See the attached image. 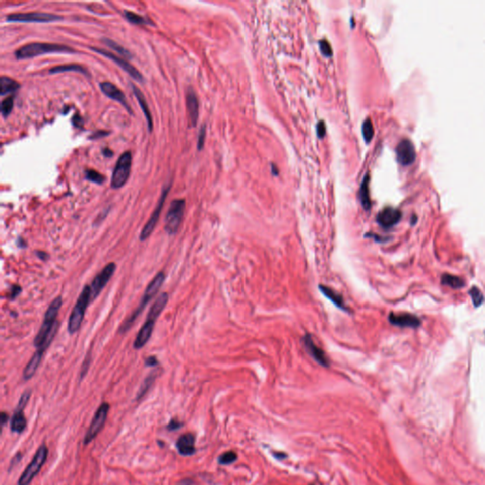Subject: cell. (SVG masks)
<instances>
[{
    "instance_id": "cell-1",
    "label": "cell",
    "mask_w": 485,
    "mask_h": 485,
    "mask_svg": "<svg viewBox=\"0 0 485 485\" xmlns=\"http://www.w3.org/2000/svg\"><path fill=\"white\" fill-rule=\"evenodd\" d=\"M165 278H166V276H165L164 272L161 271V272H158L155 276V278L150 282V283L147 285V287H146V289L144 291L143 297H141L140 306H139V307H137V309L134 311L133 314L120 326L119 333H126V331H128L129 328L133 325L134 321H136V319L141 315V312L143 311V309L150 302V300H152V298L157 295V292L159 291L160 287L162 286V284L164 282Z\"/></svg>"
},
{
    "instance_id": "cell-2",
    "label": "cell",
    "mask_w": 485,
    "mask_h": 485,
    "mask_svg": "<svg viewBox=\"0 0 485 485\" xmlns=\"http://www.w3.org/2000/svg\"><path fill=\"white\" fill-rule=\"evenodd\" d=\"M47 53H75V50L64 45L49 43H32L19 47L15 52L16 58L19 60L33 58Z\"/></svg>"
},
{
    "instance_id": "cell-3",
    "label": "cell",
    "mask_w": 485,
    "mask_h": 485,
    "mask_svg": "<svg viewBox=\"0 0 485 485\" xmlns=\"http://www.w3.org/2000/svg\"><path fill=\"white\" fill-rule=\"evenodd\" d=\"M91 288L89 285H86L84 289L82 290L80 296H79L77 302L74 306L73 310L71 314V317L69 319V325L68 330L71 335L76 334L81 328L82 323L85 318L86 308L91 301Z\"/></svg>"
},
{
    "instance_id": "cell-4",
    "label": "cell",
    "mask_w": 485,
    "mask_h": 485,
    "mask_svg": "<svg viewBox=\"0 0 485 485\" xmlns=\"http://www.w3.org/2000/svg\"><path fill=\"white\" fill-rule=\"evenodd\" d=\"M48 449L46 445H42L33 456L32 462L26 467V469L19 477L18 485H29L47 461Z\"/></svg>"
},
{
    "instance_id": "cell-5",
    "label": "cell",
    "mask_w": 485,
    "mask_h": 485,
    "mask_svg": "<svg viewBox=\"0 0 485 485\" xmlns=\"http://www.w3.org/2000/svg\"><path fill=\"white\" fill-rule=\"evenodd\" d=\"M132 167V155L129 151H126L117 159V164L113 171L111 178V187L119 189L126 185L130 176Z\"/></svg>"
},
{
    "instance_id": "cell-6",
    "label": "cell",
    "mask_w": 485,
    "mask_h": 485,
    "mask_svg": "<svg viewBox=\"0 0 485 485\" xmlns=\"http://www.w3.org/2000/svg\"><path fill=\"white\" fill-rule=\"evenodd\" d=\"M185 211V200L175 199L170 205L165 218V230L168 234L174 235L179 228Z\"/></svg>"
},
{
    "instance_id": "cell-7",
    "label": "cell",
    "mask_w": 485,
    "mask_h": 485,
    "mask_svg": "<svg viewBox=\"0 0 485 485\" xmlns=\"http://www.w3.org/2000/svg\"><path fill=\"white\" fill-rule=\"evenodd\" d=\"M109 407V404L102 403V405L97 409L94 417L91 421V423H90V426L87 430L86 436L84 438V444L85 445H88L89 443H91L103 429L104 423L107 420Z\"/></svg>"
},
{
    "instance_id": "cell-8",
    "label": "cell",
    "mask_w": 485,
    "mask_h": 485,
    "mask_svg": "<svg viewBox=\"0 0 485 485\" xmlns=\"http://www.w3.org/2000/svg\"><path fill=\"white\" fill-rule=\"evenodd\" d=\"M170 189H171V184L168 185V186H166V187L163 189V191H162V193H161V196H160V198H159V200H158V203H157L155 211L152 213L151 217L149 218L148 222L146 223V225L143 227L142 230H141V235H140V240H141V242L147 240L149 237H150V235L153 233L155 227L157 226V221H158L159 217H160V213H161L162 209H163L166 197L169 195Z\"/></svg>"
},
{
    "instance_id": "cell-9",
    "label": "cell",
    "mask_w": 485,
    "mask_h": 485,
    "mask_svg": "<svg viewBox=\"0 0 485 485\" xmlns=\"http://www.w3.org/2000/svg\"><path fill=\"white\" fill-rule=\"evenodd\" d=\"M31 398V391H26L21 395L16 406L15 413L11 419V431L16 433H22L27 427V420L24 415V409Z\"/></svg>"
},
{
    "instance_id": "cell-10",
    "label": "cell",
    "mask_w": 485,
    "mask_h": 485,
    "mask_svg": "<svg viewBox=\"0 0 485 485\" xmlns=\"http://www.w3.org/2000/svg\"><path fill=\"white\" fill-rule=\"evenodd\" d=\"M62 16L45 14V13H26V14H14L7 16V20L11 22H37L46 23L51 21L62 20Z\"/></svg>"
},
{
    "instance_id": "cell-11",
    "label": "cell",
    "mask_w": 485,
    "mask_h": 485,
    "mask_svg": "<svg viewBox=\"0 0 485 485\" xmlns=\"http://www.w3.org/2000/svg\"><path fill=\"white\" fill-rule=\"evenodd\" d=\"M115 270H116V264L109 263L108 265L103 267V269H102V271L99 274L95 277L93 282L90 285L92 300L100 295L102 290L105 287V285L108 283L110 279L112 278Z\"/></svg>"
},
{
    "instance_id": "cell-12",
    "label": "cell",
    "mask_w": 485,
    "mask_h": 485,
    "mask_svg": "<svg viewBox=\"0 0 485 485\" xmlns=\"http://www.w3.org/2000/svg\"><path fill=\"white\" fill-rule=\"evenodd\" d=\"M92 49L96 51L97 53L99 54L102 55L104 57H107L110 60H112L114 63L116 64L117 66H118L123 71H126V73H128L132 78L139 81V82H143V77L141 75V72L138 71L135 67H133L132 65L128 62H126V60H124L123 58L118 57L115 53H112V52H109L103 48H98V47H92Z\"/></svg>"
},
{
    "instance_id": "cell-13",
    "label": "cell",
    "mask_w": 485,
    "mask_h": 485,
    "mask_svg": "<svg viewBox=\"0 0 485 485\" xmlns=\"http://www.w3.org/2000/svg\"><path fill=\"white\" fill-rule=\"evenodd\" d=\"M402 218V212L398 209L393 207H386L379 211L377 214L376 221L380 227L384 228H391L399 223Z\"/></svg>"
},
{
    "instance_id": "cell-14",
    "label": "cell",
    "mask_w": 485,
    "mask_h": 485,
    "mask_svg": "<svg viewBox=\"0 0 485 485\" xmlns=\"http://www.w3.org/2000/svg\"><path fill=\"white\" fill-rule=\"evenodd\" d=\"M390 323L402 328H418L421 325V320L412 314L391 313L389 316Z\"/></svg>"
},
{
    "instance_id": "cell-15",
    "label": "cell",
    "mask_w": 485,
    "mask_h": 485,
    "mask_svg": "<svg viewBox=\"0 0 485 485\" xmlns=\"http://www.w3.org/2000/svg\"><path fill=\"white\" fill-rule=\"evenodd\" d=\"M396 154L400 163L403 165L411 164L416 157V151L412 141L408 139H403L396 147Z\"/></svg>"
},
{
    "instance_id": "cell-16",
    "label": "cell",
    "mask_w": 485,
    "mask_h": 485,
    "mask_svg": "<svg viewBox=\"0 0 485 485\" xmlns=\"http://www.w3.org/2000/svg\"><path fill=\"white\" fill-rule=\"evenodd\" d=\"M304 344L306 347V351L313 357L315 361H317L323 367L327 368L330 366V361L326 353L314 342L313 338L309 334H306L304 337Z\"/></svg>"
},
{
    "instance_id": "cell-17",
    "label": "cell",
    "mask_w": 485,
    "mask_h": 485,
    "mask_svg": "<svg viewBox=\"0 0 485 485\" xmlns=\"http://www.w3.org/2000/svg\"><path fill=\"white\" fill-rule=\"evenodd\" d=\"M100 87H101L103 94L106 95L112 100L120 103L130 114L133 113L129 103L127 102L126 95L124 94V92L120 89L117 88V86H115L112 83H109V82H102V84L100 85Z\"/></svg>"
},
{
    "instance_id": "cell-18",
    "label": "cell",
    "mask_w": 485,
    "mask_h": 485,
    "mask_svg": "<svg viewBox=\"0 0 485 485\" xmlns=\"http://www.w3.org/2000/svg\"><path fill=\"white\" fill-rule=\"evenodd\" d=\"M155 324H156V321L146 319L145 323L142 325V327L139 331V333L136 337V339L134 341V348L135 349L140 350L146 345V343L149 341V339H150V337L152 336V334H153V331L155 328Z\"/></svg>"
},
{
    "instance_id": "cell-19",
    "label": "cell",
    "mask_w": 485,
    "mask_h": 485,
    "mask_svg": "<svg viewBox=\"0 0 485 485\" xmlns=\"http://www.w3.org/2000/svg\"><path fill=\"white\" fill-rule=\"evenodd\" d=\"M196 437L192 433H186L180 436L176 442V448L182 456H192L196 453Z\"/></svg>"
},
{
    "instance_id": "cell-20",
    "label": "cell",
    "mask_w": 485,
    "mask_h": 485,
    "mask_svg": "<svg viewBox=\"0 0 485 485\" xmlns=\"http://www.w3.org/2000/svg\"><path fill=\"white\" fill-rule=\"evenodd\" d=\"M186 105H187V111H188L189 119H190L191 126H196L198 119L199 104H198V100L195 91L191 88L188 89L187 95H186Z\"/></svg>"
},
{
    "instance_id": "cell-21",
    "label": "cell",
    "mask_w": 485,
    "mask_h": 485,
    "mask_svg": "<svg viewBox=\"0 0 485 485\" xmlns=\"http://www.w3.org/2000/svg\"><path fill=\"white\" fill-rule=\"evenodd\" d=\"M168 301H169V295L167 293H161L159 295V297H157V299L155 300V302L153 304L152 307L150 308L146 319L152 320V321H157V318L160 316V314L162 313V311L164 310Z\"/></svg>"
},
{
    "instance_id": "cell-22",
    "label": "cell",
    "mask_w": 485,
    "mask_h": 485,
    "mask_svg": "<svg viewBox=\"0 0 485 485\" xmlns=\"http://www.w3.org/2000/svg\"><path fill=\"white\" fill-rule=\"evenodd\" d=\"M319 288L321 290V293L328 299H330L335 306H337V308H339L343 311H346V312H349V308H348V306L345 305L344 299L340 294H338L335 290L330 288L328 286H325V285H320Z\"/></svg>"
},
{
    "instance_id": "cell-23",
    "label": "cell",
    "mask_w": 485,
    "mask_h": 485,
    "mask_svg": "<svg viewBox=\"0 0 485 485\" xmlns=\"http://www.w3.org/2000/svg\"><path fill=\"white\" fill-rule=\"evenodd\" d=\"M132 88H133L134 94L136 96V98L138 99V102L140 103L141 105V108L143 113H144V116L146 117V120H147V125H148L149 132H152L153 131V117H152V114L150 112V109H149L148 103L146 102V99L144 97V95L142 94L141 90L137 87L136 86H132Z\"/></svg>"
},
{
    "instance_id": "cell-24",
    "label": "cell",
    "mask_w": 485,
    "mask_h": 485,
    "mask_svg": "<svg viewBox=\"0 0 485 485\" xmlns=\"http://www.w3.org/2000/svg\"><path fill=\"white\" fill-rule=\"evenodd\" d=\"M43 354L44 353L40 352L39 351H36L34 352V354L32 355V358L29 361V363L27 364L26 368L24 370L23 377L25 380H29V379L32 378V376H34V374L36 373L37 369L39 367Z\"/></svg>"
},
{
    "instance_id": "cell-25",
    "label": "cell",
    "mask_w": 485,
    "mask_h": 485,
    "mask_svg": "<svg viewBox=\"0 0 485 485\" xmlns=\"http://www.w3.org/2000/svg\"><path fill=\"white\" fill-rule=\"evenodd\" d=\"M369 181H370V175L367 174L365 178L362 181V184L360 186V201L363 206V208L369 211L372 207V202L370 198V191H369Z\"/></svg>"
},
{
    "instance_id": "cell-26",
    "label": "cell",
    "mask_w": 485,
    "mask_h": 485,
    "mask_svg": "<svg viewBox=\"0 0 485 485\" xmlns=\"http://www.w3.org/2000/svg\"><path fill=\"white\" fill-rule=\"evenodd\" d=\"M20 87V85L14 79L2 76L0 79V94L5 95L10 92L16 91Z\"/></svg>"
},
{
    "instance_id": "cell-27",
    "label": "cell",
    "mask_w": 485,
    "mask_h": 485,
    "mask_svg": "<svg viewBox=\"0 0 485 485\" xmlns=\"http://www.w3.org/2000/svg\"><path fill=\"white\" fill-rule=\"evenodd\" d=\"M441 282L444 285L450 286L454 289H459V288H462L463 286H465V281L463 279H462L461 277L451 274L443 275L442 279H441Z\"/></svg>"
},
{
    "instance_id": "cell-28",
    "label": "cell",
    "mask_w": 485,
    "mask_h": 485,
    "mask_svg": "<svg viewBox=\"0 0 485 485\" xmlns=\"http://www.w3.org/2000/svg\"><path fill=\"white\" fill-rule=\"evenodd\" d=\"M157 376H158V370H155L154 372H152V373L144 379L143 383H142L141 388H140V391L138 392L137 399H141V398L148 392L149 390H150L151 387H152V385L155 382V380H156Z\"/></svg>"
},
{
    "instance_id": "cell-29",
    "label": "cell",
    "mask_w": 485,
    "mask_h": 485,
    "mask_svg": "<svg viewBox=\"0 0 485 485\" xmlns=\"http://www.w3.org/2000/svg\"><path fill=\"white\" fill-rule=\"evenodd\" d=\"M68 71H74V72H80L83 74H86L89 76L88 71H86L85 68H83L80 65L76 64H70V65H63V66H58L49 70V73H61V72H68Z\"/></svg>"
},
{
    "instance_id": "cell-30",
    "label": "cell",
    "mask_w": 485,
    "mask_h": 485,
    "mask_svg": "<svg viewBox=\"0 0 485 485\" xmlns=\"http://www.w3.org/2000/svg\"><path fill=\"white\" fill-rule=\"evenodd\" d=\"M102 42H103L106 46H108L110 48L114 49V51H116L117 53L123 55L124 57H126V58H131V57H132L131 53H130L126 48L117 44L115 41L108 39V38H104V39L102 40Z\"/></svg>"
},
{
    "instance_id": "cell-31",
    "label": "cell",
    "mask_w": 485,
    "mask_h": 485,
    "mask_svg": "<svg viewBox=\"0 0 485 485\" xmlns=\"http://www.w3.org/2000/svg\"><path fill=\"white\" fill-rule=\"evenodd\" d=\"M469 295L472 297V300H473V304H474L475 307H478L484 302V296H483L482 292L476 286H473L471 288L469 291Z\"/></svg>"
},
{
    "instance_id": "cell-32",
    "label": "cell",
    "mask_w": 485,
    "mask_h": 485,
    "mask_svg": "<svg viewBox=\"0 0 485 485\" xmlns=\"http://www.w3.org/2000/svg\"><path fill=\"white\" fill-rule=\"evenodd\" d=\"M362 134H363V137L365 139V141L367 142H370L371 140L373 139L374 137V134H375V129H374V126H373V123L370 118H367L363 126H362Z\"/></svg>"
},
{
    "instance_id": "cell-33",
    "label": "cell",
    "mask_w": 485,
    "mask_h": 485,
    "mask_svg": "<svg viewBox=\"0 0 485 485\" xmlns=\"http://www.w3.org/2000/svg\"><path fill=\"white\" fill-rule=\"evenodd\" d=\"M125 16H126V19H127L129 22L135 24V25L150 24L144 17H142V16H140V15L134 14L132 12H129V11H126V12H125Z\"/></svg>"
},
{
    "instance_id": "cell-34",
    "label": "cell",
    "mask_w": 485,
    "mask_h": 485,
    "mask_svg": "<svg viewBox=\"0 0 485 485\" xmlns=\"http://www.w3.org/2000/svg\"><path fill=\"white\" fill-rule=\"evenodd\" d=\"M14 108V99L13 97H8L4 99L1 102V113L3 117H8L10 113Z\"/></svg>"
},
{
    "instance_id": "cell-35",
    "label": "cell",
    "mask_w": 485,
    "mask_h": 485,
    "mask_svg": "<svg viewBox=\"0 0 485 485\" xmlns=\"http://www.w3.org/2000/svg\"><path fill=\"white\" fill-rule=\"evenodd\" d=\"M236 460H237L236 453L233 451H227V452H225L220 456L218 462H219L220 464L227 465V464L233 463Z\"/></svg>"
},
{
    "instance_id": "cell-36",
    "label": "cell",
    "mask_w": 485,
    "mask_h": 485,
    "mask_svg": "<svg viewBox=\"0 0 485 485\" xmlns=\"http://www.w3.org/2000/svg\"><path fill=\"white\" fill-rule=\"evenodd\" d=\"M86 179L90 180L97 184H102L104 181V176L101 174L100 172H96L95 170H86Z\"/></svg>"
},
{
    "instance_id": "cell-37",
    "label": "cell",
    "mask_w": 485,
    "mask_h": 485,
    "mask_svg": "<svg viewBox=\"0 0 485 485\" xmlns=\"http://www.w3.org/2000/svg\"><path fill=\"white\" fill-rule=\"evenodd\" d=\"M320 45H321V52L325 56H331L332 55V48L330 47L328 42L326 40H322L320 42Z\"/></svg>"
},
{
    "instance_id": "cell-38",
    "label": "cell",
    "mask_w": 485,
    "mask_h": 485,
    "mask_svg": "<svg viewBox=\"0 0 485 485\" xmlns=\"http://www.w3.org/2000/svg\"><path fill=\"white\" fill-rule=\"evenodd\" d=\"M205 136H206V127L205 126L201 127L199 134H198V142H197V147L198 150L203 148L204 142H205Z\"/></svg>"
},
{
    "instance_id": "cell-39",
    "label": "cell",
    "mask_w": 485,
    "mask_h": 485,
    "mask_svg": "<svg viewBox=\"0 0 485 485\" xmlns=\"http://www.w3.org/2000/svg\"><path fill=\"white\" fill-rule=\"evenodd\" d=\"M182 422H179L178 420L176 419H172L171 422L168 423V427H167V430L169 431H174L179 430L180 428L182 427Z\"/></svg>"
},
{
    "instance_id": "cell-40",
    "label": "cell",
    "mask_w": 485,
    "mask_h": 485,
    "mask_svg": "<svg viewBox=\"0 0 485 485\" xmlns=\"http://www.w3.org/2000/svg\"><path fill=\"white\" fill-rule=\"evenodd\" d=\"M317 133H318V136L319 138H323L324 135L326 133V126H325V124L323 120H321L318 126H317Z\"/></svg>"
},
{
    "instance_id": "cell-41",
    "label": "cell",
    "mask_w": 485,
    "mask_h": 485,
    "mask_svg": "<svg viewBox=\"0 0 485 485\" xmlns=\"http://www.w3.org/2000/svg\"><path fill=\"white\" fill-rule=\"evenodd\" d=\"M145 365H146L147 367H152V368L157 367V365H158V360H157L156 356L151 355V356H149V357H147V358L145 359Z\"/></svg>"
},
{
    "instance_id": "cell-42",
    "label": "cell",
    "mask_w": 485,
    "mask_h": 485,
    "mask_svg": "<svg viewBox=\"0 0 485 485\" xmlns=\"http://www.w3.org/2000/svg\"><path fill=\"white\" fill-rule=\"evenodd\" d=\"M21 290L22 289H21L20 286H18V285H16H16H14V286L12 287L11 291H10V297H11L12 299L16 298V297L21 293Z\"/></svg>"
},
{
    "instance_id": "cell-43",
    "label": "cell",
    "mask_w": 485,
    "mask_h": 485,
    "mask_svg": "<svg viewBox=\"0 0 485 485\" xmlns=\"http://www.w3.org/2000/svg\"><path fill=\"white\" fill-rule=\"evenodd\" d=\"M108 132H104V131H99V132H96L94 135L90 136V139H98V138H102L101 136H107L108 135Z\"/></svg>"
},
{
    "instance_id": "cell-44",
    "label": "cell",
    "mask_w": 485,
    "mask_h": 485,
    "mask_svg": "<svg viewBox=\"0 0 485 485\" xmlns=\"http://www.w3.org/2000/svg\"><path fill=\"white\" fill-rule=\"evenodd\" d=\"M37 253V256L39 257L42 261H47V259L49 258L48 255H47L46 252H43V251H36Z\"/></svg>"
},
{
    "instance_id": "cell-45",
    "label": "cell",
    "mask_w": 485,
    "mask_h": 485,
    "mask_svg": "<svg viewBox=\"0 0 485 485\" xmlns=\"http://www.w3.org/2000/svg\"><path fill=\"white\" fill-rule=\"evenodd\" d=\"M0 419H1V425H2V426H4L6 422H8V414H7V413H5V412H2V413H1V417H0Z\"/></svg>"
},
{
    "instance_id": "cell-46",
    "label": "cell",
    "mask_w": 485,
    "mask_h": 485,
    "mask_svg": "<svg viewBox=\"0 0 485 485\" xmlns=\"http://www.w3.org/2000/svg\"><path fill=\"white\" fill-rule=\"evenodd\" d=\"M103 155L107 157H112V156H113V152L108 148L103 149Z\"/></svg>"
}]
</instances>
